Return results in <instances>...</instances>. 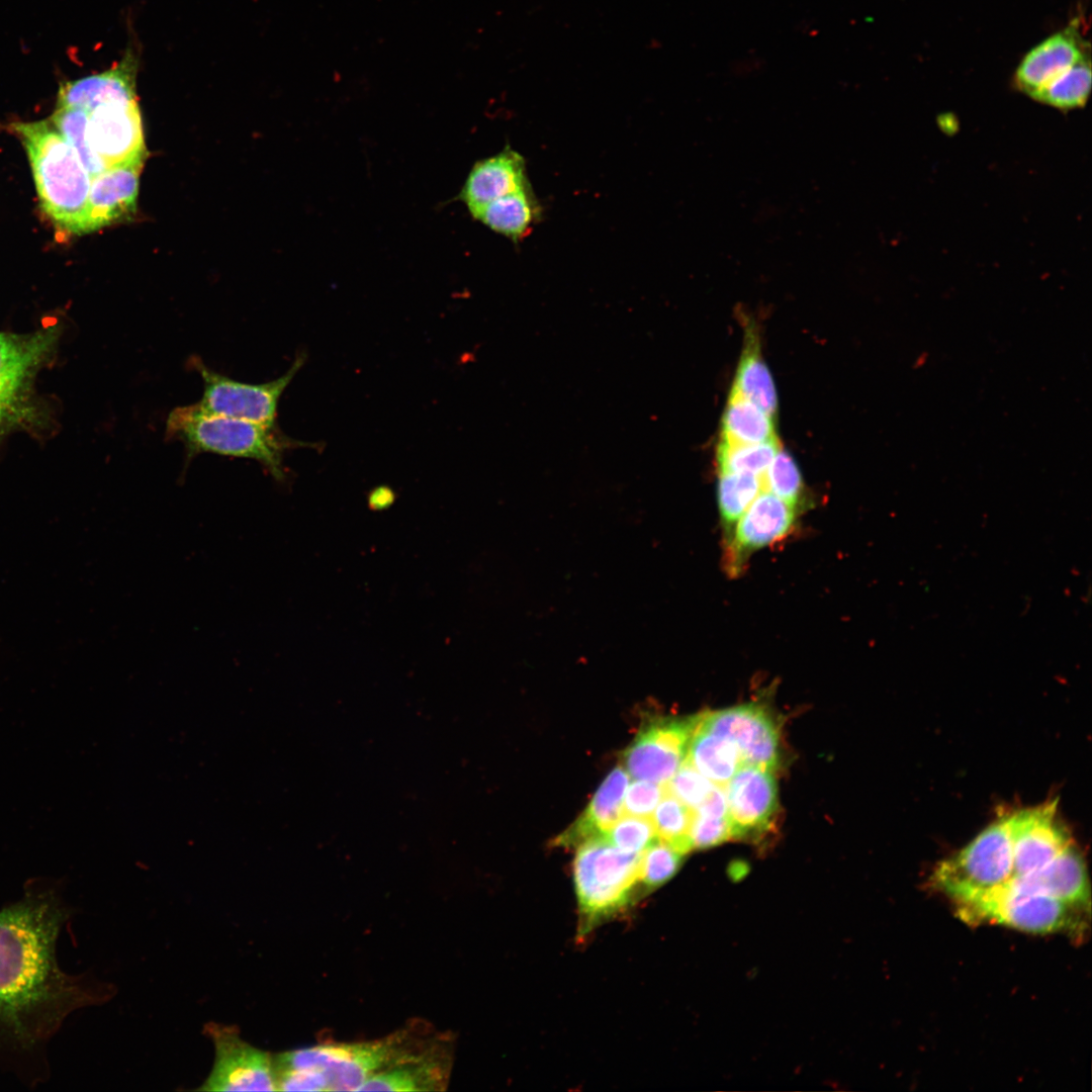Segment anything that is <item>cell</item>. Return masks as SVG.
<instances>
[{
	"label": "cell",
	"mask_w": 1092,
	"mask_h": 1092,
	"mask_svg": "<svg viewBox=\"0 0 1092 1092\" xmlns=\"http://www.w3.org/2000/svg\"><path fill=\"white\" fill-rule=\"evenodd\" d=\"M70 914L57 889L40 885L0 910L1 1056H40L70 1014L114 994L111 984L60 968L57 941Z\"/></svg>",
	"instance_id": "1"
},
{
	"label": "cell",
	"mask_w": 1092,
	"mask_h": 1092,
	"mask_svg": "<svg viewBox=\"0 0 1092 1092\" xmlns=\"http://www.w3.org/2000/svg\"><path fill=\"white\" fill-rule=\"evenodd\" d=\"M31 166L41 209L58 230L85 234L91 176L50 120L14 122Z\"/></svg>",
	"instance_id": "2"
},
{
	"label": "cell",
	"mask_w": 1092,
	"mask_h": 1092,
	"mask_svg": "<svg viewBox=\"0 0 1092 1092\" xmlns=\"http://www.w3.org/2000/svg\"><path fill=\"white\" fill-rule=\"evenodd\" d=\"M166 437L185 446L188 460L200 453L248 458L261 463L277 479L284 477L282 453L292 446V441L277 435L274 427L205 414L194 403L169 414Z\"/></svg>",
	"instance_id": "3"
},
{
	"label": "cell",
	"mask_w": 1092,
	"mask_h": 1092,
	"mask_svg": "<svg viewBox=\"0 0 1092 1092\" xmlns=\"http://www.w3.org/2000/svg\"><path fill=\"white\" fill-rule=\"evenodd\" d=\"M641 859L642 852L623 851L605 836L577 846L573 881L582 934L632 903L640 890Z\"/></svg>",
	"instance_id": "4"
},
{
	"label": "cell",
	"mask_w": 1092,
	"mask_h": 1092,
	"mask_svg": "<svg viewBox=\"0 0 1092 1092\" xmlns=\"http://www.w3.org/2000/svg\"><path fill=\"white\" fill-rule=\"evenodd\" d=\"M957 908L967 922H993L1033 933L1077 932L1083 925L1079 912L1084 910L1012 880L958 904Z\"/></svg>",
	"instance_id": "5"
},
{
	"label": "cell",
	"mask_w": 1092,
	"mask_h": 1092,
	"mask_svg": "<svg viewBox=\"0 0 1092 1092\" xmlns=\"http://www.w3.org/2000/svg\"><path fill=\"white\" fill-rule=\"evenodd\" d=\"M1012 871V839L1008 816H1004L943 860L934 872L933 882L958 905L1006 884Z\"/></svg>",
	"instance_id": "6"
},
{
	"label": "cell",
	"mask_w": 1092,
	"mask_h": 1092,
	"mask_svg": "<svg viewBox=\"0 0 1092 1092\" xmlns=\"http://www.w3.org/2000/svg\"><path fill=\"white\" fill-rule=\"evenodd\" d=\"M57 336L56 326L24 335L0 333V438L33 421L32 382Z\"/></svg>",
	"instance_id": "7"
},
{
	"label": "cell",
	"mask_w": 1092,
	"mask_h": 1092,
	"mask_svg": "<svg viewBox=\"0 0 1092 1092\" xmlns=\"http://www.w3.org/2000/svg\"><path fill=\"white\" fill-rule=\"evenodd\" d=\"M304 362L305 354H299L283 375L254 384L232 379L207 367L200 358L191 357L189 364L203 380L202 397L194 404L205 414L274 427L279 398Z\"/></svg>",
	"instance_id": "8"
},
{
	"label": "cell",
	"mask_w": 1092,
	"mask_h": 1092,
	"mask_svg": "<svg viewBox=\"0 0 1092 1092\" xmlns=\"http://www.w3.org/2000/svg\"><path fill=\"white\" fill-rule=\"evenodd\" d=\"M203 1032L213 1044L214 1062L196 1090L277 1091L274 1055L243 1039L235 1025L208 1022Z\"/></svg>",
	"instance_id": "9"
},
{
	"label": "cell",
	"mask_w": 1092,
	"mask_h": 1092,
	"mask_svg": "<svg viewBox=\"0 0 1092 1092\" xmlns=\"http://www.w3.org/2000/svg\"><path fill=\"white\" fill-rule=\"evenodd\" d=\"M698 715L647 723L625 749L624 768L635 780L665 785L686 759Z\"/></svg>",
	"instance_id": "10"
},
{
	"label": "cell",
	"mask_w": 1092,
	"mask_h": 1092,
	"mask_svg": "<svg viewBox=\"0 0 1092 1092\" xmlns=\"http://www.w3.org/2000/svg\"><path fill=\"white\" fill-rule=\"evenodd\" d=\"M697 727L730 740L742 764L774 770L779 762V734L767 712L755 704L699 715Z\"/></svg>",
	"instance_id": "11"
},
{
	"label": "cell",
	"mask_w": 1092,
	"mask_h": 1092,
	"mask_svg": "<svg viewBox=\"0 0 1092 1092\" xmlns=\"http://www.w3.org/2000/svg\"><path fill=\"white\" fill-rule=\"evenodd\" d=\"M87 112L89 142L106 168L145 161L147 150L138 99L101 103Z\"/></svg>",
	"instance_id": "12"
},
{
	"label": "cell",
	"mask_w": 1092,
	"mask_h": 1092,
	"mask_svg": "<svg viewBox=\"0 0 1092 1092\" xmlns=\"http://www.w3.org/2000/svg\"><path fill=\"white\" fill-rule=\"evenodd\" d=\"M1008 823L1013 848L1012 878L1038 872L1071 844L1057 818V801L1010 814Z\"/></svg>",
	"instance_id": "13"
},
{
	"label": "cell",
	"mask_w": 1092,
	"mask_h": 1092,
	"mask_svg": "<svg viewBox=\"0 0 1092 1092\" xmlns=\"http://www.w3.org/2000/svg\"><path fill=\"white\" fill-rule=\"evenodd\" d=\"M796 517L795 508L762 490L738 519L727 538L728 573L739 574L754 551L785 538L792 531Z\"/></svg>",
	"instance_id": "14"
},
{
	"label": "cell",
	"mask_w": 1092,
	"mask_h": 1092,
	"mask_svg": "<svg viewBox=\"0 0 1092 1092\" xmlns=\"http://www.w3.org/2000/svg\"><path fill=\"white\" fill-rule=\"evenodd\" d=\"M733 838L765 831L778 810V789L771 770L741 764L724 788Z\"/></svg>",
	"instance_id": "15"
},
{
	"label": "cell",
	"mask_w": 1092,
	"mask_h": 1092,
	"mask_svg": "<svg viewBox=\"0 0 1092 1092\" xmlns=\"http://www.w3.org/2000/svg\"><path fill=\"white\" fill-rule=\"evenodd\" d=\"M1087 54L1090 44L1084 38L1080 20L1075 18L1023 56L1014 71L1012 86L1031 98Z\"/></svg>",
	"instance_id": "16"
},
{
	"label": "cell",
	"mask_w": 1092,
	"mask_h": 1092,
	"mask_svg": "<svg viewBox=\"0 0 1092 1092\" xmlns=\"http://www.w3.org/2000/svg\"><path fill=\"white\" fill-rule=\"evenodd\" d=\"M144 162L110 167L92 177L85 234L128 219L134 214Z\"/></svg>",
	"instance_id": "17"
},
{
	"label": "cell",
	"mask_w": 1092,
	"mask_h": 1092,
	"mask_svg": "<svg viewBox=\"0 0 1092 1092\" xmlns=\"http://www.w3.org/2000/svg\"><path fill=\"white\" fill-rule=\"evenodd\" d=\"M139 60L138 50L129 46L122 59L109 70L62 83L56 106L89 111L101 103L138 99Z\"/></svg>",
	"instance_id": "18"
},
{
	"label": "cell",
	"mask_w": 1092,
	"mask_h": 1092,
	"mask_svg": "<svg viewBox=\"0 0 1092 1092\" xmlns=\"http://www.w3.org/2000/svg\"><path fill=\"white\" fill-rule=\"evenodd\" d=\"M529 184L525 159L510 147L474 164L459 193L472 217L487 203Z\"/></svg>",
	"instance_id": "19"
},
{
	"label": "cell",
	"mask_w": 1092,
	"mask_h": 1092,
	"mask_svg": "<svg viewBox=\"0 0 1092 1092\" xmlns=\"http://www.w3.org/2000/svg\"><path fill=\"white\" fill-rule=\"evenodd\" d=\"M629 774L622 766L613 768L605 778L582 814L554 843L573 847L596 837L605 836L624 813V797Z\"/></svg>",
	"instance_id": "20"
},
{
	"label": "cell",
	"mask_w": 1092,
	"mask_h": 1092,
	"mask_svg": "<svg viewBox=\"0 0 1092 1092\" xmlns=\"http://www.w3.org/2000/svg\"><path fill=\"white\" fill-rule=\"evenodd\" d=\"M1023 887L1050 895L1085 911L1090 905V891L1081 854L1069 844L1038 872L1012 878Z\"/></svg>",
	"instance_id": "21"
},
{
	"label": "cell",
	"mask_w": 1092,
	"mask_h": 1092,
	"mask_svg": "<svg viewBox=\"0 0 1092 1092\" xmlns=\"http://www.w3.org/2000/svg\"><path fill=\"white\" fill-rule=\"evenodd\" d=\"M451 1058L447 1053L382 1070L358 1091H442L448 1083Z\"/></svg>",
	"instance_id": "22"
},
{
	"label": "cell",
	"mask_w": 1092,
	"mask_h": 1092,
	"mask_svg": "<svg viewBox=\"0 0 1092 1092\" xmlns=\"http://www.w3.org/2000/svg\"><path fill=\"white\" fill-rule=\"evenodd\" d=\"M744 346L731 391L760 407L775 418L778 396L770 372L761 356L758 330L751 321L745 322Z\"/></svg>",
	"instance_id": "23"
},
{
	"label": "cell",
	"mask_w": 1092,
	"mask_h": 1092,
	"mask_svg": "<svg viewBox=\"0 0 1092 1092\" xmlns=\"http://www.w3.org/2000/svg\"><path fill=\"white\" fill-rule=\"evenodd\" d=\"M542 208L530 184L484 205L473 218L514 243L521 242L541 218Z\"/></svg>",
	"instance_id": "24"
},
{
	"label": "cell",
	"mask_w": 1092,
	"mask_h": 1092,
	"mask_svg": "<svg viewBox=\"0 0 1092 1092\" xmlns=\"http://www.w3.org/2000/svg\"><path fill=\"white\" fill-rule=\"evenodd\" d=\"M686 760L715 786L725 788L742 764L736 746L728 739L696 728Z\"/></svg>",
	"instance_id": "25"
},
{
	"label": "cell",
	"mask_w": 1092,
	"mask_h": 1092,
	"mask_svg": "<svg viewBox=\"0 0 1092 1092\" xmlns=\"http://www.w3.org/2000/svg\"><path fill=\"white\" fill-rule=\"evenodd\" d=\"M721 439L732 443L757 444L779 440L775 418L750 400L733 392L721 420Z\"/></svg>",
	"instance_id": "26"
},
{
	"label": "cell",
	"mask_w": 1092,
	"mask_h": 1092,
	"mask_svg": "<svg viewBox=\"0 0 1092 1092\" xmlns=\"http://www.w3.org/2000/svg\"><path fill=\"white\" fill-rule=\"evenodd\" d=\"M1092 86L1091 55L1063 72L1031 99L1062 111L1082 108L1086 105Z\"/></svg>",
	"instance_id": "27"
},
{
	"label": "cell",
	"mask_w": 1092,
	"mask_h": 1092,
	"mask_svg": "<svg viewBox=\"0 0 1092 1092\" xmlns=\"http://www.w3.org/2000/svg\"><path fill=\"white\" fill-rule=\"evenodd\" d=\"M732 837L724 788L715 786L704 802L694 810L691 826L693 848L706 849Z\"/></svg>",
	"instance_id": "28"
},
{
	"label": "cell",
	"mask_w": 1092,
	"mask_h": 1092,
	"mask_svg": "<svg viewBox=\"0 0 1092 1092\" xmlns=\"http://www.w3.org/2000/svg\"><path fill=\"white\" fill-rule=\"evenodd\" d=\"M762 490V475L749 472L720 473L717 499L721 522L728 536L738 519Z\"/></svg>",
	"instance_id": "29"
},
{
	"label": "cell",
	"mask_w": 1092,
	"mask_h": 1092,
	"mask_svg": "<svg viewBox=\"0 0 1092 1092\" xmlns=\"http://www.w3.org/2000/svg\"><path fill=\"white\" fill-rule=\"evenodd\" d=\"M49 120L76 151L91 178L107 169L89 142L86 110L79 107L56 106Z\"/></svg>",
	"instance_id": "30"
},
{
	"label": "cell",
	"mask_w": 1092,
	"mask_h": 1092,
	"mask_svg": "<svg viewBox=\"0 0 1092 1092\" xmlns=\"http://www.w3.org/2000/svg\"><path fill=\"white\" fill-rule=\"evenodd\" d=\"M781 448L779 440L744 444L720 439L716 453L718 470L720 473L749 472L763 475Z\"/></svg>",
	"instance_id": "31"
},
{
	"label": "cell",
	"mask_w": 1092,
	"mask_h": 1092,
	"mask_svg": "<svg viewBox=\"0 0 1092 1092\" xmlns=\"http://www.w3.org/2000/svg\"><path fill=\"white\" fill-rule=\"evenodd\" d=\"M694 811L669 793L661 798L650 816L657 837L682 854L693 849L691 826Z\"/></svg>",
	"instance_id": "32"
},
{
	"label": "cell",
	"mask_w": 1092,
	"mask_h": 1092,
	"mask_svg": "<svg viewBox=\"0 0 1092 1092\" xmlns=\"http://www.w3.org/2000/svg\"><path fill=\"white\" fill-rule=\"evenodd\" d=\"M763 490L783 499L797 511L804 496V482L794 458L782 448L762 475Z\"/></svg>",
	"instance_id": "33"
},
{
	"label": "cell",
	"mask_w": 1092,
	"mask_h": 1092,
	"mask_svg": "<svg viewBox=\"0 0 1092 1092\" xmlns=\"http://www.w3.org/2000/svg\"><path fill=\"white\" fill-rule=\"evenodd\" d=\"M684 856L657 838L642 852L640 889L648 893L668 882L678 872Z\"/></svg>",
	"instance_id": "34"
},
{
	"label": "cell",
	"mask_w": 1092,
	"mask_h": 1092,
	"mask_svg": "<svg viewBox=\"0 0 1092 1092\" xmlns=\"http://www.w3.org/2000/svg\"><path fill=\"white\" fill-rule=\"evenodd\" d=\"M605 837L626 852H643L658 837L650 817L622 815Z\"/></svg>",
	"instance_id": "35"
},
{
	"label": "cell",
	"mask_w": 1092,
	"mask_h": 1092,
	"mask_svg": "<svg viewBox=\"0 0 1092 1092\" xmlns=\"http://www.w3.org/2000/svg\"><path fill=\"white\" fill-rule=\"evenodd\" d=\"M714 787L712 782L686 759L665 784L666 792L693 811L704 802Z\"/></svg>",
	"instance_id": "36"
},
{
	"label": "cell",
	"mask_w": 1092,
	"mask_h": 1092,
	"mask_svg": "<svg viewBox=\"0 0 1092 1092\" xmlns=\"http://www.w3.org/2000/svg\"><path fill=\"white\" fill-rule=\"evenodd\" d=\"M665 793V785L636 780L627 787L623 804L624 812L640 817H650Z\"/></svg>",
	"instance_id": "37"
}]
</instances>
